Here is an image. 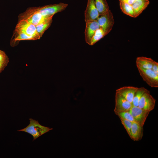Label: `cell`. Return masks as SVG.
<instances>
[{
  "instance_id": "2",
  "label": "cell",
  "mask_w": 158,
  "mask_h": 158,
  "mask_svg": "<svg viewBox=\"0 0 158 158\" xmlns=\"http://www.w3.org/2000/svg\"><path fill=\"white\" fill-rule=\"evenodd\" d=\"M30 123L26 127L18 130L23 131L32 135L33 138V141L43 134L53 129L52 128L43 126L40 124L38 121L30 118Z\"/></svg>"
},
{
  "instance_id": "7",
  "label": "cell",
  "mask_w": 158,
  "mask_h": 158,
  "mask_svg": "<svg viewBox=\"0 0 158 158\" xmlns=\"http://www.w3.org/2000/svg\"><path fill=\"white\" fill-rule=\"evenodd\" d=\"M15 30L23 32L29 35L40 37L37 32L36 26L25 20H19Z\"/></svg>"
},
{
  "instance_id": "4",
  "label": "cell",
  "mask_w": 158,
  "mask_h": 158,
  "mask_svg": "<svg viewBox=\"0 0 158 158\" xmlns=\"http://www.w3.org/2000/svg\"><path fill=\"white\" fill-rule=\"evenodd\" d=\"M68 4L61 2L58 4H49L42 6L35 7V9L42 15L51 17L56 13L64 10Z\"/></svg>"
},
{
  "instance_id": "24",
  "label": "cell",
  "mask_w": 158,
  "mask_h": 158,
  "mask_svg": "<svg viewBox=\"0 0 158 158\" xmlns=\"http://www.w3.org/2000/svg\"><path fill=\"white\" fill-rule=\"evenodd\" d=\"M155 73L158 75V62L154 60L151 69Z\"/></svg>"
},
{
  "instance_id": "20",
  "label": "cell",
  "mask_w": 158,
  "mask_h": 158,
  "mask_svg": "<svg viewBox=\"0 0 158 158\" xmlns=\"http://www.w3.org/2000/svg\"><path fill=\"white\" fill-rule=\"evenodd\" d=\"M148 90L144 87L138 88L136 91L132 104L133 106L138 107L140 98Z\"/></svg>"
},
{
  "instance_id": "1",
  "label": "cell",
  "mask_w": 158,
  "mask_h": 158,
  "mask_svg": "<svg viewBox=\"0 0 158 158\" xmlns=\"http://www.w3.org/2000/svg\"><path fill=\"white\" fill-rule=\"evenodd\" d=\"M44 16L37 11L35 7L28 8L18 16L19 20H25L35 26L51 17Z\"/></svg>"
},
{
  "instance_id": "23",
  "label": "cell",
  "mask_w": 158,
  "mask_h": 158,
  "mask_svg": "<svg viewBox=\"0 0 158 158\" xmlns=\"http://www.w3.org/2000/svg\"><path fill=\"white\" fill-rule=\"evenodd\" d=\"M8 57L3 51L0 50V63H8Z\"/></svg>"
},
{
  "instance_id": "18",
  "label": "cell",
  "mask_w": 158,
  "mask_h": 158,
  "mask_svg": "<svg viewBox=\"0 0 158 158\" xmlns=\"http://www.w3.org/2000/svg\"><path fill=\"white\" fill-rule=\"evenodd\" d=\"M99 15L109 11V7L106 0H94Z\"/></svg>"
},
{
  "instance_id": "26",
  "label": "cell",
  "mask_w": 158,
  "mask_h": 158,
  "mask_svg": "<svg viewBox=\"0 0 158 158\" xmlns=\"http://www.w3.org/2000/svg\"><path fill=\"white\" fill-rule=\"evenodd\" d=\"M119 2H123L132 5L136 0H119Z\"/></svg>"
},
{
  "instance_id": "17",
  "label": "cell",
  "mask_w": 158,
  "mask_h": 158,
  "mask_svg": "<svg viewBox=\"0 0 158 158\" xmlns=\"http://www.w3.org/2000/svg\"><path fill=\"white\" fill-rule=\"evenodd\" d=\"M39 36H30L23 32L15 30L13 41H19L23 40H35L39 39Z\"/></svg>"
},
{
  "instance_id": "10",
  "label": "cell",
  "mask_w": 158,
  "mask_h": 158,
  "mask_svg": "<svg viewBox=\"0 0 158 158\" xmlns=\"http://www.w3.org/2000/svg\"><path fill=\"white\" fill-rule=\"evenodd\" d=\"M99 16V13L94 0H87V6L84 12L85 22L97 20Z\"/></svg>"
},
{
  "instance_id": "21",
  "label": "cell",
  "mask_w": 158,
  "mask_h": 158,
  "mask_svg": "<svg viewBox=\"0 0 158 158\" xmlns=\"http://www.w3.org/2000/svg\"><path fill=\"white\" fill-rule=\"evenodd\" d=\"M115 113L120 119H123L135 122L134 119L129 111Z\"/></svg>"
},
{
  "instance_id": "3",
  "label": "cell",
  "mask_w": 158,
  "mask_h": 158,
  "mask_svg": "<svg viewBox=\"0 0 158 158\" xmlns=\"http://www.w3.org/2000/svg\"><path fill=\"white\" fill-rule=\"evenodd\" d=\"M97 20L105 36L111 30L114 23L113 13L110 10L99 15Z\"/></svg>"
},
{
  "instance_id": "25",
  "label": "cell",
  "mask_w": 158,
  "mask_h": 158,
  "mask_svg": "<svg viewBox=\"0 0 158 158\" xmlns=\"http://www.w3.org/2000/svg\"><path fill=\"white\" fill-rule=\"evenodd\" d=\"M8 63H0V73H1L4 69L7 66Z\"/></svg>"
},
{
  "instance_id": "15",
  "label": "cell",
  "mask_w": 158,
  "mask_h": 158,
  "mask_svg": "<svg viewBox=\"0 0 158 158\" xmlns=\"http://www.w3.org/2000/svg\"><path fill=\"white\" fill-rule=\"evenodd\" d=\"M154 60L151 58L144 56L137 57L136 63L137 67L145 69H152Z\"/></svg>"
},
{
  "instance_id": "5",
  "label": "cell",
  "mask_w": 158,
  "mask_h": 158,
  "mask_svg": "<svg viewBox=\"0 0 158 158\" xmlns=\"http://www.w3.org/2000/svg\"><path fill=\"white\" fill-rule=\"evenodd\" d=\"M140 75L143 80L150 86L158 87V75L151 69H145L137 67Z\"/></svg>"
},
{
  "instance_id": "11",
  "label": "cell",
  "mask_w": 158,
  "mask_h": 158,
  "mask_svg": "<svg viewBox=\"0 0 158 158\" xmlns=\"http://www.w3.org/2000/svg\"><path fill=\"white\" fill-rule=\"evenodd\" d=\"M85 23L84 32L85 40L86 43L90 45L92 37L99 26L97 20L89 21Z\"/></svg>"
},
{
  "instance_id": "13",
  "label": "cell",
  "mask_w": 158,
  "mask_h": 158,
  "mask_svg": "<svg viewBox=\"0 0 158 158\" xmlns=\"http://www.w3.org/2000/svg\"><path fill=\"white\" fill-rule=\"evenodd\" d=\"M149 0H136L132 5L135 18L138 17L150 4Z\"/></svg>"
},
{
  "instance_id": "22",
  "label": "cell",
  "mask_w": 158,
  "mask_h": 158,
  "mask_svg": "<svg viewBox=\"0 0 158 158\" xmlns=\"http://www.w3.org/2000/svg\"><path fill=\"white\" fill-rule=\"evenodd\" d=\"M129 136L131 138V128L133 122L123 119H120Z\"/></svg>"
},
{
  "instance_id": "19",
  "label": "cell",
  "mask_w": 158,
  "mask_h": 158,
  "mask_svg": "<svg viewBox=\"0 0 158 158\" xmlns=\"http://www.w3.org/2000/svg\"><path fill=\"white\" fill-rule=\"evenodd\" d=\"M119 6L121 11L124 14L135 18L133 9L131 5L123 2H119Z\"/></svg>"
},
{
  "instance_id": "16",
  "label": "cell",
  "mask_w": 158,
  "mask_h": 158,
  "mask_svg": "<svg viewBox=\"0 0 158 158\" xmlns=\"http://www.w3.org/2000/svg\"><path fill=\"white\" fill-rule=\"evenodd\" d=\"M52 18L51 17L36 26L37 32L40 37L51 25Z\"/></svg>"
},
{
  "instance_id": "8",
  "label": "cell",
  "mask_w": 158,
  "mask_h": 158,
  "mask_svg": "<svg viewBox=\"0 0 158 158\" xmlns=\"http://www.w3.org/2000/svg\"><path fill=\"white\" fill-rule=\"evenodd\" d=\"M136 123L143 127L150 112L143 110L138 107L132 106L129 111Z\"/></svg>"
},
{
  "instance_id": "12",
  "label": "cell",
  "mask_w": 158,
  "mask_h": 158,
  "mask_svg": "<svg viewBox=\"0 0 158 158\" xmlns=\"http://www.w3.org/2000/svg\"><path fill=\"white\" fill-rule=\"evenodd\" d=\"M138 88L132 86H125L117 89L116 92L120 94L127 100L132 103L135 94Z\"/></svg>"
},
{
  "instance_id": "9",
  "label": "cell",
  "mask_w": 158,
  "mask_h": 158,
  "mask_svg": "<svg viewBox=\"0 0 158 158\" xmlns=\"http://www.w3.org/2000/svg\"><path fill=\"white\" fill-rule=\"evenodd\" d=\"M115 106L114 109V113L129 111L133 106L132 103L116 92L115 96Z\"/></svg>"
},
{
  "instance_id": "14",
  "label": "cell",
  "mask_w": 158,
  "mask_h": 158,
  "mask_svg": "<svg viewBox=\"0 0 158 158\" xmlns=\"http://www.w3.org/2000/svg\"><path fill=\"white\" fill-rule=\"evenodd\" d=\"M131 133L132 140L134 141L141 140L143 136V127L140 126L135 122H133Z\"/></svg>"
},
{
  "instance_id": "6",
  "label": "cell",
  "mask_w": 158,
  "mask_h": 158,
  "mask_svg": "<svg viewBox=\"0 0 158 158\" xmlns=\"http://www.w3.org/2000/svg\"><path fill=\"white\" fill-rule=\"evenodd\" d=\"M155 103V99L148 90L140 98L138 107L143 110L150 112L154 109Z\"/></svg>"
}]
</instances>
